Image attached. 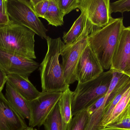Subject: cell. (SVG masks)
Listing matches in <instances>:
<instances>
[{
  "mask_svg": "<svg viewBox=\"0 0 130 130\" xmlns=\"http://www.w3.org/2000/svg\"><path fill=\"white\" fill-rule=\"evenodd\" d=\"M111 14L120 12L123 15L124 12L130 11V0H121L110 3Z\"/></svg>",
  "mask_w": 130,
  "mask_h": 130,
  "instance_id": "cell-25",
  "label": "cell"
},
{
  "mask_svg": "<svg viewBox=\"0 0 130 130\" xmlns=\"http://www.w3.org/2000/svg\"><path fill=\"white\" fill-rule=\"evenodd\" d=\"M64 17L78 8L79 0H55Z\"/></svg>",
  "mask_w": 130,
  "mask_h": 130,
  "instance_id": "cell-23",
  "label": "cell"
},
{
  "mask_svg": "<svg viewBox=\"0 0 130 130\" xmlns=\"http://www.w3.org/2000/svg\"><path fill=\"white\" fill-rule=\"evenodd\" d=\"M7 13L10 20L31 30L42 39L48 37L47 30L28 0H7Z\"/></svg>",
  "mask_w": 130,
  "mask_h": 130,
  "instance_id": "cell-5",
  "label": "cell"
},
{
  "mask_svg": "<svg viewBox=\"0 0 130 130\" xmlns=\"http://www.w3.org/2000/svg\"><path fill=\"white\" fill-rule=\"evenodd\" d=\"M10 21L8 15L3 14L0 11V27L7 25L9 23Z\"/></svg>",
  "mask_w": 130,
  "mask_h": 130,
  "instance_id": "cell-27",
  "label": "cell"
},
{
  "mask_svg": "<svg viewBox=\"0 0 130 130\" xmlns=\"http://www.w3.org/2000/svg\"><path fill=\"white\" fill-rule=\"evenodd\" d=\"M64 17L55 0H49L48 11L43 18L48 21L50 25L58 27L64 24Z\"/></svg>",
  "mask_w": 130,
  "mask_h": 130,
  "instance_id": "cell-18",
  "label": "cell"
},
{
  "mask_svg": "<svg viewBox=\"0 0 130 130\" xmlns=\"http://www.w3.org/2000/svg\"><path fill=\"white\" fill-rule=\"evenodd\" d=\"M87 22L85 13L81 11L79 17L73 23L69 30L64 33L62 39L65 44H71L76 41L82 33Z\"/></svg>",
  "mask_w": 130,
  "mask_h": 130,
  "instance_id": "cell-15",
  "label": "cell"
},
{
  "mask_svg": "<svg viewBox=\"0 0 130 130\" xmlns=\"http://www.w3.org/2000/svg\"><path fill=\"white\" fill-rule=\"evenodd\" d=\"M73 92L69 88L62 92L58 102L60 114L65 127L67 128L72 118V97Z\"/></svg>",
  "mask_w": 130,
  "mask_h": 130,
  "instance_id": "cell-16",
  "label": "cell"
},
{
  "mask_svg": "<svg viewBox=\"0 0 130 130\" xmlns=\"http://www.w3.org/2000/svg\"><path fill=\"white\" fill-rule=\"evenodd\" d=\"M105 105L106 104L103 105L100 108L90 114L85 130H101L100 123Z\"/></svg>",
  "mask_w": 130,
  "mask_h": 130,
  "instance_id": "cell-22",
  "label": "cell"
},
{
  "mask_svg": "<svg viewBox=\"0 0 130 130\" xmlns=\"http://www.w3.org/2000/svg\"><path fill=\"white\" fill-rule=\"evenodd\" d=\"M39 67L34 60L0 49V68L6 75H18L28 78Z\"/></svg>",
  "mask_w": 130,
  "mask_h": 130,
  "instance_id": "cell-9",
  "label": "cell"
},
{
  "mask_svg": "<svg viewBox=\"0 0 130 130\" xmlns=\"http://www.w3.org/2000/svg\"><path fill=\"white\" fill-rule=\"evenodd\" d=\"M123 17L114 18L105 26L93 28L88 36V45L103 69H110L114 52L124 26Z\"/></svg>",
  "mask_w": 130,
  "mask_h": 130,
  "instance_id": "cell-2",
  "label": "cell"
},
{
  "mask_svg": "<svg viewBox=\"0 0 130 130\" xmlns=\"http://www.w3.org/2000/svg\"><path fill=\"white\" fill-rule=\"evenodd\" d=\"M7 82V75L0 68V92L3 90Z\"/></svg>",
  "mask_w": 130,
  "mask_h": 130,
  "instance_id": "cell-26",
  "label": "cell"
},
{
  "mask_svg": "<svg viewBox=\"0 0 130 130\" xmlns=\"http://www.w3.org/2000/svg\"><path fill=\"white\" fill-rule=\"evenodd\" d=\"M36 14L43 18L48 11L49 0H30Z\"/></svg>",
  "mask_w": 130,
  "mask_h": 130,
  "instance_id": "cell-24",
  "label": "cell"
},
{
  "mask_svg": "<svg viewBox=\"0 0 130 130\" xmlns=\"http://www.w3.org/2000/svg\"><path fill=\"white\" fill-rule=\"evenodd\" d=\"M110 0H79L78 8L85 13L93 28L107 25L113 18L110 11Z\"/></svg>",
  "mask_w": 130,
  "mask_h": 130,
  "instance_id": "cell-8",
  "label": "cell"
},
{
  "mask_svg": "<svg viewBox=\"0 0 130 130\" xmlns=\"http://www.w3.org/2000/svg\"><path fill=\"white\" fill-rule=\"evenodd\" d=\"M34 128H32V127H28L25 130H33Z\"/></svg>",
  "mask_w": 130,
  "mask_h": 130,
  "instance_id": "cell-29",
  "label": "cell"
},
{
  "mask_svg": "<svg viewBox=\"0 0 130 130\" xmlns=\"http://www.w3.org/2000/svg\"><path fill=\"white\" fill-rule=\"evenodd\" d=\"M5 96L10 105L23 119L29 120L30 113L28 101L7 81Z\"/></svg>",
  "mask_w": 130,
  "mask_h": 130,
  "instance_id": "cell-13",
  "label": "cell"
},
{
  "mask_svg": "<svg viewBox=\"0 0 130 130\" xmlns=\"http://www.w3.org/2000/svg\"><path fill=\"white\" fill-rule=\"evenodd\" d=\"M130 101V85L124 93L120 101L115 107L108 117L100 124L101 130L106 126L112 124L126 108Z\"/></svg>",
  "mask_w": 130,
  "mask_h": 130,
  "instance_id": "cell-17",
  "label": "cell"
},
{
  "mask_svg": "<svg viewBox=\"0 0 130 130\" xmlns=\"http://www.w3.org/2000/svg\"><path fill=\"white\" fill-rule=\"evenodd\" d=\"M33 130H38L37 129H34Z\"/></svg>",
  "mask_w": 130,
  "mask_h": 130,
  "instance_id": "cell-30",
  "label": "cell"
},
{
  "mask_svg": "<svg viewBox=\"0 0 130 130\" xmlns=\"http://www.w3.org/2000/svg\"><path fill=\"white\" fill-rule=\"evenodd\" d=\"M104 72L98 58L88 44L76 66L77 81L79 83L86 82L97 78Z\"/></svg>",
  "mask_w": 130,
  "mask_h": 130,
  "instance_id": "cell-11",
  "label": "cell"
},
{
  "mask_svg": "<svg viewBox=\"0 0 130 130\" xmlns=\"http://www.w3.org/2000/svg\"><path fill=\"white\" fill-rule=\"evenodd\" d=\"M89 117L90 115L87 110L76 114L73 117L66 130H85Z\"/></svg>",
  "mask_w": 130,
  "mask_h": 130,
  "instance_id": "cell-21",
  "label": "cell"
},
{
  "mask_svg": "<svg viewBox=\"0 0 130 130\" xmlns=\"http://www.w3.org/2000/svg\"><path fill=\"white\" fill-rule=\"evenodd\" d=\"M48 50L40 65L42 92H63L69 88L66 82L59 58L65 45L60 37L46 39Z\"/></svg>",
  "mask_w": 130,
  "mask_h": 130,
  "instance_id": "cell-1",
  "label": "cell"
},
{
  "mask_svg": "<svg viewBox=\"0 0 130 130\" xmlns=\"http://www.w3.org/2000/svg\"><path fill=\"white\" fill-rule=\"evenodd\" d=\"M93 29L92 26L88 22L84 31L78 39L74 42L65 44L61 52L63 70L65 81L68 85L77 81L76 70L79 58L83 50L88 44V36Z\"/></svg>",
  "mask_w": 130,
  "mask_h": 130,
  "instance_id": "cell-6",
  "label": "cell"
},
{
  "mask_svg": "<svg viewBox=\"0 0 130 130\" xmlns=\"http://www.w3.org/2000/svg\"><path fill=\"white\" fill-rule=\"evenodd\" d=\"M110 69L130 78V26L123 28L114 52Z\"/></svg>",
  "mask_w": 130,
  "mask_h": 130,
  "instance_id": "cell-10",
  "label": "cell"
},
{
  "mask_svg": "<svg viewBox=\"0 0 130 130\" xmlns=\"http://www.w3.org/2000/svg\"><path fill=\"white\" fill-rule=\"evenodd\" d=\"M7 1V0H0V11L5 15H8Z\"/></svg>",
  "mask_w": 130,
  "mask_h": 130,
  "instance_id": "cell-28",
  "label": "cell"
},
{
  "mask_svg": "<svg viewBox=\"0 0 130 130\" xmlns=\"http://www.w3.org/2000/svg\"><path fill=\"white\" fill-rule=\"evenodd\" d=\"M113 74V71L110 69L91 81L84 83L78 82L75 90L73 92V117L87 110L96 101L106 94Z\"/></svg>",
  "mask_w": 130,
  "mask_h": 130,
  "instance_id": "cell-4",
  "label": "cell"
},
{
  "mask_svg": "<svg viewBox=\"0 0 130 130\" xmlns=\"http://www.w3.org/2000/svg\"><path fill=\"white\" fill-rule=\"evenodd\" d=\"M35 35L29 28L10 20L0 27V49L34 60Z\"/></svg>",
  "mask_w": 130,
  "mask_h": 130,
  "instance_id": "cell-3",
  "label": "cell"
},
{
  "mask_svg": "<svg viewBox=\"0 0 130 130\" xmlns=\"http://www.w3.org/2000/svg\"><path fill=\"white\" fill-rule=\"evenodd\" d=\"M62 92H42L39 97L32 100L28 101L30 119V127H40L48 116L56 106Z\"/></svg>",
  "mask_w": 130,
  "mask_h": 130,
  "instance_id": "cell-7",
  "label": "cell"
},
{
  "mask_svg": "<svg viewBox=\"0 0 130 130\" xmlns=\"http://www.w3.org/2000/svg\"><path fill=\"white\" fill-rule=\"evenodd\" d=\"M43 125L45 130H66L62 122L58 104L48 116Z\"/></svg>",
  "mask_w": 130,
  "mask_h": 130,
  "instance_id": "cell-20",
  "label": "cell"
},
{
  "mask_svg": "<svg viewBox=\"0 0 130 130\" xmlns=\"http://www.w3.org/2000/svg\"><path fill=\"white\" fill-rule=\"evenodd\" d=\"M23 119L0 92V130H25L28 127Z\"/></svg>",
  "mask_w": 130,
  "mask_h": 130,
  "instance_id": "cell-12",
  "label": "cell"
},
{
  "mask_svg": "<svg viewBox=\"0 0 130 130\" xmlns=\"http://www.w3.org/2000/svg\"><path fill=\"white\" fill-rule=\"evenodd\" d=\"M102 130H130V101L115 121Z\"/></svg>",
  "mask_w": 130,
  "mask_h": 130,
  "instance_id": "cell-19",
  "label": "cell"
},
{
  "mask_svg": "<svg viewBox=\"0 0 130 130\" xmlns=\"http://www.w3.org/2000/svg\"><path fill=\"white\" fill-rule=\"evenodd\" d=\"M7 81L28 101L36 99L41 93L27 77L18 75H8Z\"/></svg>",
  "mask_w": 130,
  "mask_h": 130,
  "instance_id": "cell-14",
  "label": "cell"
}]
</instances>
